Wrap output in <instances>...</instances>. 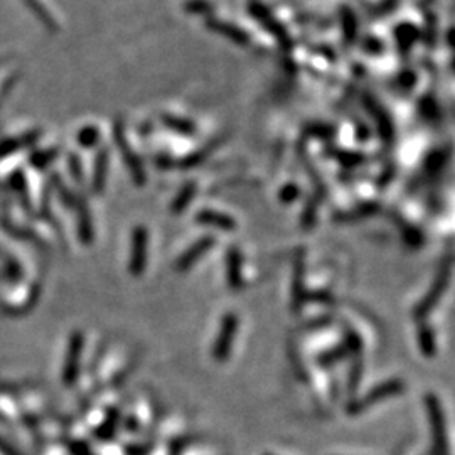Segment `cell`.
<instances>
[{
    "label": "cell",
    "mask_w": 455,
    "mask_h": 455,
    "mask_svg": "<svg viewBox=\"0 0 455 455\" xmlns=\"http://www.w3.org/2000/svg\"><path fill=\"white\" fill-rule=\"evenodd\" d=\"M206 26L209 27L213 33L226 37L228 41L234 42V44H238V46H246L250 42L248 34H246L241 27L233 24V22H226V21H221V19H216V17H207Z\"/></svg>",
    "instance_id": "9"
},
{
    "label": "cell",
    "mask_w": 455,
    "mask_h": 455,
    "mask_svg": "<svg viewBox=\"0 0 455 455\" xmlns=\"http://www.w3.org/2000/svg\"><path fill=\"white\" fill-rule=\"evenodd\" d=\"M356 27H358L356 15L352 14L349 9H344L343 10V33H344V39H346V41H352V39H354Z\"/></svg>",
    "instance_id": "22"
},
{
    "label": "cell",
    "mask_w": 455,
    "mask_h": 455,
    "mask_svg": "<svg viewBox=\"0 0 455 455\" xmlns=\"http://www.w3.org/2000/svg\"><path fill=\"white\" fill-rule=\"evenodd\" d=\"M148 447H144V445H132L128 447V454L130 455H147L148 454Z\"/></svg>",
    "instance_id": "27"
},
{
    "label": "cell",
    "mask_w": 455,
    "mask_h": 455,
    "mask_svg": "<svg viewBox=\"0 0 455 455\" xmlns=\"http://www.w3.org/2000/svg\"><path fill=\"white\" fill-rule=\"evenodd\" d=\"M299 192H300L299 187L293 186V184H289V186H285L284 189L280 191V196H278V198H280L282 203L289 204V203L295 201V199L299 198Z\"/></svg>",
    "instance_id": "26"
},
{
    "label": "cell",
    "mask_w": 455,
    "mask_h": 455,
    "mask_svg": "<svg viewBox=\"0 0 455 455\" xmlns=\"http://www.w3.org/2000/svg\"><path fill=\"white\" fill-rule=\"evenodd\" d=\"M346 358H347L346 349H344L343 344H339V346H337V347L329 349V351H325L324 354L320 356L319 359H317V363H319L320 366L329 368V366H332V364L341 363V361L346 359Z\"/></svg>",
    "instance_id": "19"
},
{
    "label": "cell",
    "mask_w": 455,
    "mask_h": 455,
    "mask_svg": "<svg viewBox=\"0 0 455 455\" xmlns=\"http://www.w3.org/2000/svg\"><path fill=\"white\" fill-rule=\"evenodd\" d=\"M96 166H95V172H93V186H95V191L100 192L103 189L105 182H107V172H108V152L101 151L100 154L96 157Z\"/></svg>",
    "instance_id": "15"
},
{
    "label": "cell",
    "mask_w": 455,
    "mask_h": 455,
    "mask_svg": "<svg viewBox=\"0 0 455 455\" xmlns=\"http://www.w3.org/2000/svg\"><path fill=\"white\" fill-rule=\"evenodd\" d=\"M238 325H240V323H238V317L234 312H226L221 317L218 336H216L213 349H211V356H213L216 363H226L231 358Z\"/></svg>",
    "instance_id": "4"
},
{
    "label": "cell",
    "mask_w": 455,
    "mask_h": 455,
    "mask_svg": "<svg viewBox=\"0 0 455 455\" xmlns=\"http://www.w3.org/2000/svg\"><path fill=\"white\" fill-rule=\"evenodd\" d=\"M184 9H187L192 14H206L209 15L211 10H213V6H211L207 0H189V2L184 6Z\"/></svg>",
    "instance_id": "24"
},
{
    "label": "cell",
    "mask_w": 455,
    "mask_h": 455,
    "mask_svg": "<svg viewBox=\"0 0 455 455\" xmlns=\"http://www.w3.org/2000/svg\"><path fill=\"white\" fill-rule=\"evenodd\" d=\"M450 273H452V264H450V260H447L445 264L440 266V270L437 272V277H435L433 284H431L429 292L422 297V300L418 302L417 307L413 309L415 319L417 320L425 319V317L429 316V314L433 311L435 307H437L438 300L442 299V295L445 293L447 287H449Z\"/></svg>",
    "instance_id": "3"
},
{
    "label": "cell",
    "mask_w": 455,
    "mask_h": 455,
    "mask_svg": "<svg viewBox=\"0 0 455 455\" xmlns=\"http://www.w3.org/2000/svg\"><path fill=\"white\" fill-rule=\"evenodd\" d=\"M196 194V184L194 182H187L186 186H182V189L179 191V194L175 196V199L171 204V211L174 214H180L182 211L187 209L189 203L192 201Z\"/></svg>",
    "instance_id": "14"
},
{
    "label": "cell",
    "mask_w": 455,
    "mask_h": 455,
    "mask_svg": "<svg viewBox=\"0 0 455 455\" xmlns=\"http://www.w3.org/2000/svg\"><path fill=\"white\" fill-rule=\"evenodd\" d=\"M196 223L203 226L216 228V230H221V231L237 230V221H234L233 216L221 213V211H216V209H201L198 214H196Z\"/></svg>",
    "instance_id": "11"
},
{
    "label": "cell",
    "mask_w": 455,
    "mask_h": 455,
    "mask_svg": "<svg viewBox=\"0 0 455 455\" xmlns=\"http://www.w3.org/2000/svg\"><path fill=\"white\" fill-rule=\"evenodd\" d=\"M418 347L425 358H433L437 352V343H435V334L430 325H420L418 329Z\"/></svg>",
    "instance_id": "13"
},
{
    "label": "cell",
    "mask_w": 455,
    "mask_h": 455,
    "mask_svg": "<svg viewBox=\"0 0 455 455\" xmlns=\"http://www.w3.org/2000/svg\"><path fill=\"white\" fill-rule=\"evenodd\" d=\"M115 139H117V145L121 148V155H123L127 169L130 171L133 180L140 186V184L145 182V172H144L142 162H140V159L137 157L135 152H133V148H130L127 139H125V132H123V127H121V123H117Z\"/></svg>",
    "instance_id": "8"
},
{
    "label": "cell",
    "mask_w": 455,
    "mask_h": 455,
    "mask_svg": "<svg viewBox=\"0 0 455 455\" xmlns=\"http://www.w3.org/2000/svg\"><path fill=\"white\" fill-rule=\"evenodd\" d=\"M305 302H316V304H331L332 295L324 290H307V295H305Z\"/></svg>",
    "instance_id": "25"
},
{
    "label": "cell",
    "mask_w": 455,
    "mask_h": 455,
    "mask_svg": "<svg viewBox=\"0 0 455 455\" xmlns=\"http://www.w3.org/2000/svg\"><path fill=\"white\" fill-rule=\"evenodd\" d=\"M148 260V231L147 228L137 226L132 233L130 260H128V272L133 277H140L147 268Z\"/></svg>",
    "instance_id": "5"
},
{
    "label": "cell",
    "mask_w": 455,
    "mask_h": 455,
    "mask_svg": "<svg viewBox=\"0 0 455 455\" xmlns=\"http://www.w3.org/2000/svg\"><path fill=\"white\" fill-rule=\"evenodd\" d=\"M405 381L400 378L386 379V381L376 384L375 388H371L370 391H366V395H363V398H354L351 403H347L346 413L349 415H359L363 411L370 410L372 405L376 403H381L384 400H390L393 396L402 395L405 391Z\"/></svg>",
    "instance_id": "1"
},
{
    "label": "cell",
    "mask_w": 455,
    "mask_h": 455,
    "mask_svg": "<svg viewBox=\"0 0 455 455\" xmlns=\"http://www.w3.org/2000/svg\"><path fill=\"white\" fill-rule=\"evenodd\" d=\"M403 238H405V241L411 246V248H418V246L423 243L422 231L413 226H406L405 230H403Z\"/></svg>",
    "instance_id": "23"
},
{
    "label": "cell",
    "mask_w": 455,
    "mask_h": 455,
    "mask_svg": "<svg viewBox=\"0 0 455 455\" xmlns=\"http://www.w3.org/2000/svg\"><path fill=\"white\" fill-rule=\"evenodd\" d=\"M162 120L169 130H174L175 133H180V135H194L196 133V125L191 120L180 119V117L175 115H164Z\"/></svg>",
    "instance_id": "16"
},
{
    "label": "cell",
    "mask_w": 455,
    "mask_h": 455,
    "mask_svg": "<svg viewBox=\"0 0 455 455\" xmlns=\"http://www.w3.org/2000/svg\"><path fill=\"white\" fill-rule=\"evenodd\" d=\"M395 36H396V42H398L400 46L410 48V46L415 42V39H417V36H418V31H417V27H413L411 24H403V26L396 27Z\"/></svg>",
    "instance_id": "18"
},
{
    "label": "cell",
    "mask_w": 455,
    "mask_h": 455,
    "mask_svg": "<svg viewBox=\"0 0 455 455\" xmlns=\"http://www.w3.org/2000/svg\"><path fill=\"white\" fill-rule=\"evenodd\" d=\"M76 140H78V144L85 148L95 147V145L98 144V140H100V132H98V128H95V127H85L83 130L78 133Z\"/></svg>",
    "instance_id": "21"
},
{
    "label": "cell",
    "mask_w": 455,
    "mask_h": 455,
    "mask_svg": "<svg viewBox=\"0 0 455 455\" xmlns=\"http://www.w3.org/2000/svg\"><path fill=\"white\" fill-rule=\"evenodd\" d=\"M264 455H275V454H270V452H266V454H264Z\"/></svg>",
    "instance_id": "28"
},
{
    "label": "cell",
    "mask_w": 455,
    "mask_h": 455,
    "mask_svg": "<svg viewBox=\"0 0 455 455\" xmlns=\"http://www.w3.org/2000/svg\"><path fill=\"white\" fill-rule=\"evenodd\" d=\"M343 346L346 349L347 356H352V358H361V354H363V341H361L358 332H354L352 329L344 331Z\"/></svg>",
    "instance_id": "17"
},
{
    "label": "cell",
    "mask_w": 455,
    "mask_h": 455,
    "mask_svg": "<svg viewBox=\"0 0 455 455\" xmlns=\"http://www.w3.org/2000/svg\"><path fill=\"white\" fill-rule=\"evenodd\" d=\"M216 245V238L211 237V234H207V237H203L199 238V240H196L189 248L186 250V252H182V255L178 258V264H175V268L179 270V272H187V270L192 268L196 264H198L199 260L206 255L209 250H213Z\"/></svg>",
    "instance_id": "7"
},
{
    "label": "cell",
    "mask_w": 455,
    "mask_h": 455,
    "mask_svg": "<svg viewBox=\"0 0 455 455\" xmlns=\"http://www.w3.org/2000/svg\"><path fill=\"white\" fill-rule=\"evenodd\" d=\"M305 292L304 287V265L297 264L295 266V275H293L292 282V309L293 311H300L302 305L305 304Z\"/></svg>",
    "instance_id": "12"
},
{
    "label": "cell",
    "mask_w": 455,
    "mask_h": 455,
    "mask_svg": "<svg viewBox=\"0 0 455 455\" xmlns=\"http://www.w3.org/2000/svg\"><path fill=\"white\" fill-rule=\"evenodd\" d=\"M250 12H252L253 17L257 19V21L260 22V24L264 26L265 29L277 39V41H280L284 46L290 44V37L287 31H285V27L273 17V14L270 12L265 6H261L260 2H252L250 3Z\"/></svg>",
    "instance_id": "6"
},
{
    "label": "cell",
    "mask_w": 455,
    "mask_h": 455,
    "mask_svg": "<svg viewBox=\"0 0 455 455\" xmlns=\"http://www.w3.org/2000/svg\"><path fill=\"white\" fill-rule=\"evenodd\" d=\"M423 402H425V411L430 422L435 455H449V437H447L445 413H443L440 400L433 393H427Z\"/></svg>",
    "instance_id": "2"
},
{
    "label": "cell",
    "mask_w": 455,
    "mask_h": 455,
    "mask_svg": "<svg viewBox=\"0 0 455 455\" xmlns=\"http://www.w3.org/2000/svg\"><path fill=\"white\" fill-rule=\"evenodd\" d=\"M361 378H363V359L354 358V363H352V368L347 376V388L352 395H354L356 390L359 388Z\"/></svg>",
    "instance_id": "20"
},
{
    "label": "cell",
    "mask_w": 455,
    "mask_h": 455,
    "mask_svg": "<svg viewBox=\"0 0 455 455\" xmlns=\"http://www.w3.org/2000/svg\"><path fill=\"white\" fill-rule=\"evenodd\" d=\"M226 280L233 292H240L245 285L243 278V255L238 248H230L226 253Z\"/></svg>",
    "instance_id": "10"
}]
</instances>
